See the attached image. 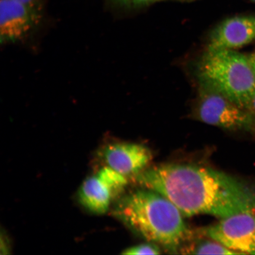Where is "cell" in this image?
Here are the masks:
<instances>
[{"label":"cell","instance_id":"6da1fadb","mask_svg":"<svg viewBox=\"0 0 255 255\" xmlns=\"http://www.w3.org/2000/svg\"><path fill=\"white\" fill-rule=\"evenodd\" d=\"M140 186L174 204L183 216L225 218L255 210V191L231 175L200 165L166 164L134 177Z\"/></svg>","mask_w":255,"mask_h":255},{"label":"cell","instance_id":"7a4b0ae2","mask_svg":"<svg viewBox=\"0 0 255 255\" xmlns=\"http://www.w3.org/2000/svg\"><path fill=\"white\" fill-rule=\"evenodd\" d=\"M145 189L124 197L116 207V215L145 240L177 253L189 235L183 216L166 197Z\"/></svg>","mask_w":255,"mask_h":255},{"label":"cell","instance_id":"3957f363","mask_svg":"<svg viewBox=\"0 0 255 255\" xmlns=\"http://www.w3.org/2000/svg\"><path fill=\"white\" fill-rule=\"evenodd\" d=\"M197 71L200 84L247 110L255 94V71L249 57L234 50H207Z\"/></svg>","mask_w":255,"mask_h":255},{"label":"cell","instance_id":"277c9868","mask_svg":"<svg viewBox=\"0 0 255 255\" xmlns=\"http://www.w3.org/2000/svg\"><path fill=\"white\" fill-rule=\"evenodd\" d=\"M200 85L198 98L193 108L194 119L226 130L251 128L255 118L250 112L219 92Z\"/></svg>","mask_w":255,"mask_h":255},{"label":"cell","instance_id":"5b68a950","mask_svg":"<svg viewBox=\"0 0 255 255\" xmlns=\"http://www.w3.org/2000/svg\"><path fill=\"white\" fill-rule=\"evenodd\" d=\"M200 232L238 254H255V210L222 218Z\"/></svg>","mask_w":255,"mask_h":255},{"label":"cell","instance_id":"8992f818","mask_svg":"<svg viewBox=\"0 0 255 255\" xmlns=\"http://www.w3.org/2000/svg\"><path fill=\"white\" fill-rule=\"evenodd\" d=\"M127 183V177L105 165L82 184L78 193L79 202L89 212L103 215Z\"/></svg>","mask_w":255,"mask_h":255},{"label":"cell","instance_id":"52a82bcc","mask_svg":"<svg viewBox=\"0 0 255 255\" xmlns=\"http://www.w3.org/2000/svg\"><path fill=\"white\" fill-rule=\"evenodd\" d=\"M40 4H30L19 0L0 1V33L1 43L23 39L39 23Z\"/></svg>","mask_w":255,"mask_h":255},{"label":"cell","instance_id":"ba28073f","mask_svg":"<svg viewBox=\"0 0 255 255\" xmlns=\"http://www.w3.org/2000/svg\"><path fill=\"white\" fill-rule=\"evenodd\" d=\"M103 155L107 166L127 178L141 173L152 159L150 149L135 143H110L105 146Z\"/></svg>","mask_w":255,"mask_h":255},{"label":"cell","instance_id":"9c48e42d","mask_svg":"<svg viewBox=\"0 0 255 255\" xmlns=\"http://www.w3.org/2000/svg\"><path fill=\"white\" fill-rule=\"evenodd\" d=\"M255 40V16H234L222 21L213 30L207 50H234Z\"/></svg>","mask_w":255,"mask_h":255},{"label":"cell","instance_id":"30bf717a","mask_svg":"<svg viewBox=\"0 0 255 255\" xmlns=\"http://www.w3.org/2000/svg\"><path fill=\"white\" fill-rule=\"evenodd\" d=\"M180 251L182 254L194 255L238 254L216 241H200L198 243L191 244L185 248H181Z\"/></svg>","mask_w":255,"mask_h":255},{"label":"cell","instance_id":"8fae6325","mask_svg":"<svg viewBox=\"0 0 255 255\" xmlns=\"http://www.w3.org/2000/svg\"><path fill=\"white\" fill-rule=\"evenodd\" d=\"M122 254L128 255H159L160 254V250L157 245L151 242L149 244H143L127 248V250L123 252Z\"/></svg>","mask_w":255,"mask_h":255},{"label":"cell","instance_id":"7c38bea8","mask_svg":"<svg viewBox=\"0 0 255 255\" xmlns=\"http://www.w3.org/2000/svg\"><path fill=\"white\" fill-rule=\"evenodd\" d=\"M115 4L127 8H140L154 4L162 0H108Z\"/></svg>","mask_w":255,"mask_h":255},{"label":"cell","instance_id":"4fadbf2b","mask_svg":"<svg viewBox=\"0 0 255 255\" xmlns=\"http://www.w3.org/2000/svg\"><path fill=\"white\" fill-rule=\"evenodd\" d=\"M247 110L255 117V94L251 101L250 105L247 108Z\"/></svg>","mask_w":255,"mask_h":255},{"label":"cell","instance_id":"5bb4252c","mask_svg":"<svg viewBox=\"0 0 255 255\" xmlns=\"http://www.w3.org/2000/svg\"><path fill=\"white\" fill-rule=\"evenodd\" d=\"M19 1L27 3V4H40L39 0H19Z\"/></svg>","mask_w":255,"mask_h":255},{"label":"cell","instance_id":"9a60e30c","mask_svg":"<svg viewBox=\"0 0 255 255\" xmlns=\"http://www.w3.org/2000/svg\"><path fill=\"white\" fill-rule=\"evenodd\" d=\"M249 58H250V62L255 71V53L249 56Z\"/></svg>","mask_w":255,"mask_h":255},{"label":"cell","instance_id":"2e32d148","mask_svg":"<svg viewBox=\"0 0 255 255\" xmlns=\"http://www.w3.org/2000/svg\"><path fill=\"white\" fill-rule=\"evenodd\" d=\"M251 1H253V2H255V0H251Z\"/></svg>","mask_w":255,"mask_h":255},{"label":"cell","instance_id":"e0dca14e","mask_svg":"<svg viewBox=\"0 0 255 255\" xmlns=\"http://www.w3.org/2000/svg\"><path fill=\"white\" fill-rule=\"evenodd\" d=\"M184 1H186V0H184ZM187 1H190V0H187Z\"/></svg>","mask_w":255,"mask_h":255}]
</instances>
